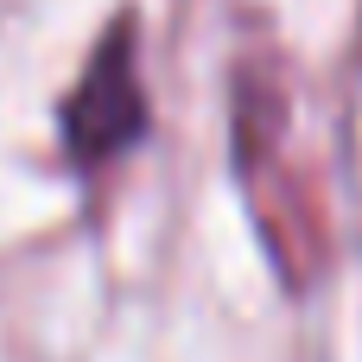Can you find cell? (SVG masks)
I'll return each mask as SVG.
<instances>
[{
    "instance_id": "1",
    "label": "cell",
    "mask_w": 362,
    "mask_h": 362,
    "mask_svg": "<svg viewBox=\"0 0 362 362\" xmlns=\"http://www.w3.org/2000/svg\"><path fill=\"white\" fill-rule=\"evenodd\" d=\"M64 153L76 172H95L121 159L146 134V83H140V51H134V19H115L102 45L89 51L76 89L64 95Z\"/></svg>"
}]
</instances>
